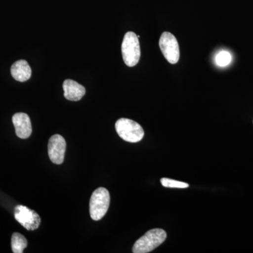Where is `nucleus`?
Returning a JSON list of instances; mask_svg holds the SVG:
<instances>
[{"label": "nucleus", "instance_id": "1", "mask_svg": "<svg viewBox=\"0 0 253 253\" xmlns=\"http://www.w3.org/2000/svg\"><path fill=\"white\" fill-rule=\"evenodd\" d=\"M167 234L162 229H151L139 238L133 246L134 253H147L154 251L166 241Z\"/></svg>", "mask_w": 253, "mask_h": 253}, {"label": "nucleus", "instance_id": "2", "mask_svg": "<svg viewBox=\"0 0 253 253\" xmlns=\"http://www.w3.org/2000/svg\"><path fill=\"white\" fill-rule=\"evenodd\" d=\"M110 200L109 191L104 187L98 188L92 193L89 201V213L93 220L99 221L104 217L109 210Z\"/></svg>", "mask_w": 253, "mask_h": 253}, {"label": "nucleus", "instance_id": "3", "mask_svg": "<svg viewBox=\"0 0 253 253\" xmlns=\"http://www.w3.org/2000/svg\"><path fill=\"white\" fill-rule=\"evenodd\" d=\"M123 59L129 67L135 66L141 56L139 38L133 32H127L125 35L122 43Z\"/></svg>", "mask_w": 253, "mask_h": 253}, {"label": "nucleus", "instance_id": "4", "mask_svg": "<svg viewBox=\"0 0 253 253\" xmlns=\"http://www.w3.org/2000/svg\"><path fill=\"white\" fill-rule=\"evenodd\" d=\"M116 129L120 137L127 142H139L144 138V131L142 126L135 121L127 118L118 120L116 123Z\"/></svg>", "mask_w": 253, "mask_h": 253}, {"label": "nucleus", "instance_id": "5", "mask_svg": "<svg viewBox=\"0 0 253 253\" xmlns=\"http://www.w3.org/2000/svg\"><path fill=\"white\" fill-rule=\"evenodd\" d=\"M159 46L163 56L171 64H176L180 56L177 40L172 33L164 32L159 41Z\"/></svg>", "mask_w": 253, "mask_h": 253}, {"label": "nucleus", "instance_id": "6", "mask_svg": "<svg viewBox=\"0 0 253 253\" xmlns=\"http://www.w3.org/2000/svg\"><path fill=\"white\" fill-rule=\"evenodd\" d=\"M14 217L28 231L36 230L41 225V219L39 214L22 205H18L14 208Z\"/></svg>", "mask_w": 253, "mask_h": 253}, {"label": "nucleus", "instance_id": "7", "mask_svg": "<svg viewBox=\"0 0 253 253\" xmlns=\"http://www.w3.org/2000/svg\"><path fill=\"white\" fill-rule=\"evenodd\" d=\"M66 149V140L62 136L54 134L50 138L48 144V154L51 162L56 165L62 164Z\"/></svg>", "mask_w": 253, "mask_h": 253}, {"label": "nucleus", "instance_id": "8", "mask_svg": "<svg viewBox=\"0 0 253 253\" xmlns=\"http://www.w3.org/2000/svg\"><path fill=\"white\" fill-rule=\"evenodd\" d=\"M16 134L21 139H28L31 135L32 125L31 119L27 114L24 113H17L12 117Z\"/></svg>", "mask_w": 253, "mask_h": 253}, {"label": "nucleus", "instance_id": "9", "mask_svg": "<svg viewBox=\"0 0 253 253\" xmlns=\"http://www.w3.org/2000/svg\"><path fill=\"white\" fill-rule=\"evenodd\" d=\"M64 97L69 101H80L85 94V88L77 82L66 80L63 84Z\"/></svg>", "mask_w": 253, "mask_h": 253}, {"label": "nucleus", "instance_id": "10", "mask_svg": "<svg viewBox=\"0 0 253 253\" xmlns=\"http://www.w3.org/2000/svg\"><path fill=\"white\" fill-rule=\"evenodd\" d=\"M11 73L16 81L26 82L31 78L32 70L27 61L25 60H19L11 66Z\"/></svg>", "mask_w": 253, "mask_h": 253}, {"label": "nucleus", "instance_id": "11", "mask_svg": "<svg viewBox=\"0 0 253 253\" xmlns=\"http://www.w3.org/2000/svg\"><path fill=\"white\" fill-rule=\"evenodd\" d=\"M28 246L27 239L19 233L15 232L11 237V249L13 253H22Z\"/></svg>", "mask_w": 253, "mask_h": 253}, {"label": "nucleus", "instance_id": "12", "mask_svg": "<svg viewBox=\"0 0 253 253\" xmlns=\"http://www.w3.org/2000/svg\"><path fill=\"white\" fill-rule=\"evenodd\" d=\"M231 60H232L231 54L226 51H221L215 56L216 64L220 67L228 66L231 62Z\"/></svg>", "mask_w": 253, "mask_h": 253}, {"label": "nucleus", "instance_id": "13", "mask_svg": "<svg viewBox=\"0 0 253 253\" xmlns=\"http://www.w3.org/2000/svg\"><path fill=\"white\" fill-rule=\"evenodd\" d=\"M161 184L165 187L167 188H178V189H185L189 187L187 183L182 182L174 180V179H168V178H162L161 179Z\"/></svg>", "mask_w": 253, "mask_h": 253}]
</instances>
